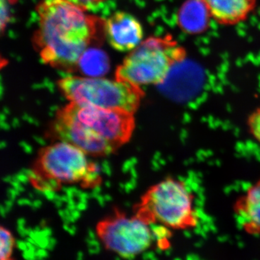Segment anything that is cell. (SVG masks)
Returning <instances> with one entry per match:
<instances>
[{"label":"cell","mask_w":260,"mask_h":260,"mask_svg":"<svg viewBox=\"0 0 260 260\" xmlns=\"http://www.w3.org/2000/svg\"><path fill=\"white\" fill-rule=\"evenodd\" d=\"M67 0H43L38 7L36 43L44 62L57 68L78 65L96 31V20Z\"/></svg>","instance_id":"cell-1"},{"label":"cell","mask_w":260,"mask_h":260,"mask_svg":"<svg viewBox=\"0 0 260 260\" xmlns=\"http://www.w3.org/2000/svg\"><path fill=\"white\" fill-rule=\"evenodd\" d=\"M132 113L70 104L57 113L53 124L54 134L86 154L109 155L125 144L135 128Z\"/></svg>","instance_id":"cell-2"},{"label":"cell","mask_w":260,"mask_h":260,"mask_svg":"<svg viewBox=\"0 0 260 260\" xmlns=\"http://www.w3.org/2000/svg\"><path fill=\"white\" fill-rule=\"evenodd\" d=\"M186 49L170 35L142 42L117 68L116 78L140 87L164 83L174 68L185 60Z\"/></svg>","instance_id":"cell-3"},{"label":"cell","mask_w":260,"mask_h":260,"mask_svg":"<svg viewBox=\"0 0 260 260\" xmlns=\"http://www.w3.org/2000/svg\"><path fill=\"white\" fill-rule=\"evenodd\" d=\"M137 215L151 224L186 230L196 226L194 195L186 183L167 178L152 186L142 198Z\"/></svg>","instance_id":"cell-4"},{"label":"cell","mask_w":260,"mask_h":260,"mask_svg":"<svg viewBox=\"0 0 260 260\" xmlns=\"http://www.w3.org/2000/svg\"><path fill=\"white\" fill-rule=\"evenodd\" d=\"M61 91L71 104L118 109L134 114L144 96L140 87L120 80L91 77H65L59 80Z\"/></svg>","instance_id":"cell-5"},{"label":"cell","mask_w":260,"mask_h":260,"mask_svg":"<svg viewBox=\"0 0 260 260\" xmlns=\"http://www.w3.org/2000/svg\"><path fill=\"white\" fill-rule=\"evenodd\" d=\"M35 174L54 184L81 182L90 184L96 180V167L88 161L86 153L75 145L60 141L41 150Z\"/></svg>","instance_id":"cell-6"},{"label":"cell","mask_w":260,"mask_h":260,"mask_svg":"<svg viewBox=\"0 0 260 260\" xmlns=\"http://www.w3.org/2000/svg\"><path fill=\"white\" fill-rule=\"evenodd\" d=\"M151 225L139 215L127 217L117 213L98 224L96 233L107 250L124 259H131L151 246L155 235Z\"/></svg>","instance_id":"cell-7"},{"label":"cell","mask_w":260,"mask_h":260,"mask_svg":"<svg viewBox=\"0 0 260 260\" xmlns=\"http://www.w3.org/2000/svg\"><path fill=\"white\" fill-rule=\"evenodd\" d=\"M109 44L116 50H134L142 43L143 29L138 19L125 12H117L104 23Z\"/></svg>","instance_id":"cell-8"},{"label":"cell","mask_w":260,"mask_h":260,"mask_svg":"<svg viewBox=\"0 0 260 260\" xmlns=\"http://www.w3.org/2000/svg\"><path fill=\"white\" fill-rule=\"evenodd\" d=\"M219 25L231 26L245 21L254 11L256 0H200Z\"/></svg>","instance_id":"cell-9"},{"label":"cell","mask_w":260,"mask_h":260,"mask_svg":"<svg viewBox=\"0 0 260 260\" xmlns=\"http://www.w3.org/2000/svg\"><path fill=\"white\" fill-rule=\"evenodd\" d=\"M234 210L245 232L260 234V177L238 198Z\"/></svg>","instance_id":"cell-10"},{"label":"cell","mask_w":260,"mask_h":260,"mask_svg":"<svg viewBox=\"0 0 260 260\" xmlns=\"http://www.w3.org/2000/svg\"><path fill=\"white\" fill-rule=\"evenodd\" d=\"M210 15L200 0H189L179 13V23L183 30L191 34L203 32L208 28Z\"/></svg>","instance_id":"cell-11"},{"label":"cell","mask_w":260,"mask_h":260,"mask_svg":"<svg viewBox=\"0 0 260 260\" xmlns=\"http://www.w3.org/2000/svg\"><path fill=\"white\" fill-rule=\"evenodd\" d=\"M78 65L84 75L91 78H100L107 74L109 69L107 54L104 51L95 49L85 51L80 57Z\"/></svg>","instance_id":"cell-12"},{"label":"cell","mask_w":260,"mask_h":260,"mask_svg":"<svg viewBox=\"0 0 260 260\" xmlns=\"http://www.w3.org/2000/svg\"><path fill=\"white\" fill-rule=\"evenodd\" d=\"M0 254L1 260L9 259L11 258L15 246V239L12 233L4 226H1L0 230Z\"/></svg>","instance_id":"cell-13"},{"label":"cell","mask_w":260,"mask_h":260,"mask_svg":"<svg viewBox=\"0 0 260 260\" xmlns=\"http://www.w3.org/2000/svg\"><path fill=\"white\" fill-rule=\"evenodd\" d=\"M246 123L249 133L260 144V107L249 114Z\"/></svg>","instance_id":"cell-14"},{"label":"cell","mask_w":260,"mask_h":260,"mask_svg":"<svg viewBox=\"0 0 260 260\" xmlns=\"http://www.w3.org/2000/svg\"><path fill=\"white\" fill-rule=\"evenodd\" d=\"M83 10H91L104 2V0H67Z\"/></svg>","instance_id":"cell-15"},{"label":"cell","mask_w":260,"mask_h":260,"mask_svg":"<svg viewBox=\"0 0 260 260\" xmlns=\"http://www.w3.org/2000/svg\"><path fill=\"white\" fill-rule=\"evenodd\" d=\"M7 260H13V259H11V258H10V259H7Z\"/></svg>","instance_id":"cell-16"}]
</instances>
